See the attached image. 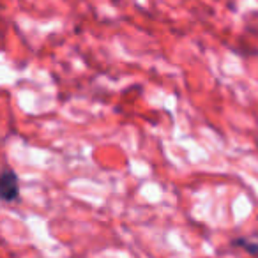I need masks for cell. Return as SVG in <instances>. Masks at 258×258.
Here are the masks:
<instances>
[{
	"mask_svg": "<svg viewBox=\"0 0 258 258\" xmlns=\"http://www.w3.org/2000/svg\"><path fill=\"white\" fill-rule=\"evenodd\" d=\"M230 244H232L233 247H239V249L246 251V253L251 254V256H258V233L235 237Z\"/></svg>",
	"mask_w": 258,
	"mask_h": 258,
	"instance_id": "obj_2",
	"label": "cell"
},
{
	"mask_svg": "<svg viewBox=\"0 0 258 258\" xmlns=\"http://www.w3.org/2000/svg\"><path fill=\"white\" fill-rule=\"evenodd\" d=\"M256 147H258V138H256Z\"/></svg>",
	"mask_w": 258,
	"mask_h": 258,
	"instance_id": "obj_3",
	"label": "cell"
},
{
	"mask_svg": "<svg viewBox=\"0 0 258 258\" xmlns=\"http://www.w3.org/2000/svg\"><path fill=\"white\" fill-rule=\"evenodd\" d=\"M20 198V182L15 170L0 168V202H16Z\"/></svg>",
	"mask_w": 258,
	"mask_h": 258,
	"instance_id": "obj_1",
	"label": "cell"
}]
</instances>
